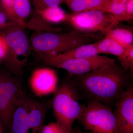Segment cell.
<instances>
[{"mask_svg":"<svg viewBox=\"0 0 133 133\" xmlns=\"http://www.w3.org/2000/svg\"><path fill=\"white\" fill-rule=\"evenodd\" d=\"M11 21L5 13L2 11L0 12V30L8 26L17 25Z\"/></svg>","mask_w":133,"mask_h":133,"instance_id":"obj_26","label":"cell"},{"mask_svg":"<svg viewBox=\"0 0 133 133\" xmlns=\"http://www.w3.org/2000/svg\"><path fill=\"white\" fill-rule=\"evenodd\" d=\"M36 12L44 21L51 23H59L67 21L68 17V15L59 6L45 8Z\"/></svg>","mask_w":133,"mask_h":133,"instance_id":"obj_17","label":"cell"},{"mask_svg":"<svg viewBox=\"0 0 133 133\" xmlns=\"http://www.w3.org/2000/svg\"><path fill=\"white\" fill-rule=\"evenodd\" d=\"M99 54L94 43L80 45L74 49L62 53L43 62L46 65L50 66L54 64L63 61L91 56Z\"/></svg>","mask_w":133,"mask_h":133,"instance_id":"obj_13","label":"cell"},{"mask_svg":"<svg viewBox=\"0 0 133 133\" xmlns=\"http://www.w3.org/2000/svg\"><path fill=\"white\" fill-rule=\"evenodd\" d=\"M51 105V99L39 100L28 96L27 108L30 133H40L44 125L46 114Z\"/></svg>","mask_w":133,"mask_h":133,"instance_id":"obj_11","label":"cell"},{"mask_svg":"<svg viewBox=\"0 0 133 133\" xmlns=\"http://www.w3.org/2000/svg\"><path fill=\"white\" fill-rule=\"evenodd\" d=\"M53 95L51 108L56 122L70 132L84 105L79 103L81 98L69 76L58 84Z\"/></svg>","mask_w":133,"mask_h":133,"instance_id":"obj_3","label":"cell"},{"mask_svg":"<svg viewBox=\"0 0 133 133\" xmlns=\"http://www.w3.org/2000/svg\"><path fill=\"white\" fill-rule=\"evenodd\" d=\"M27 97L24 94L17 104L7 133H30Z\"/></svg>","mask_w":133,"mask_h":133,"instance_id":"obj_12","label":"cell"},{"mask_svg":"<svg viewBox=\"0 0 133 133\" xmlns=\"http://www.w3.org/2000/svg\"><path fill=\"white\" fill-rule=\"evenodd\" d=\"M6 43L8 52L3 63L6 70L21 79L23 68L30 50V45L23 28L17 25L0 30Z\"/></svg>","mask_w":133,"mask_h":133,"instance_id":"obj_4","label":"cell"},{"mask_svg":"<svg viewBox=\"0 0 133 133\" xmlns=\"http://www.w3.org/2000/svg\"><path fill=\"white\" fill-rule=\"evenodd\" d=\"M122 68L130 70L133 74V45L125 48L122 55L118 57Z\"/></svg>","mask_w":133,"mask_h":133,"instance_id":"obj_20","label":"cell"},{"mask_svg":"<svg viewBox=\"0 0 133 133\" xmlns=\"http://www.w3.org/2000/svg\"><path fill=\"white\" fill-rule=\"evenodd\" d=\"M64 127L57 122H51L44 125L40 133H70Z\"/></svg>","mask_w":133,"mask_h":133,"instance_id":"obj_22","label":"cell"},{"mask_svg":"<svg viewBox=\"0 0 133 133\" xmlns=\"http://www.w3.org/2000/svg\"><path fill=\"white\" fill-rule=\"evenodd\" d=\"M128 0H103L94 10H98L113 16L118 21H122Z\"/></svg>","mask_w":133,"mask_h":133,"instance_id":"obj_14","label":"cell"},{"mask_svg":"<svg viewBox=\"0 0 133 133\" xmlns=\"http://www.w3.org/2000/svg\"><path fill=\"white\" fill-rule=\"evenodd\" d=\"M67 21L75 30L82 33H93L99 31L103 35L119 22L112 15L98 10L68 15Z\"/></svg>","mask_w":133,"mask_h":133,"instance_id":"obj_7","label":"cell"},{"mask_svg":"<svg viewBox=\"0 0 133 133\" xmlns=\"http://www.w3.org/2000/svg\"><path fill=\"white\" fill-rule=\"evenodd\" d=\"M70 133H91L87 131L83 132L81 130V129L79 127H77L76 128L72 129Z\"/></svg>","mask_w":133,"mask_h":133,"instance_id":"obj_27","label":"cell"},{"mask_svg":"<svg viewBox=\"0 0 133 133\" xmlns=\"http://www.w3.org/2000/svg\"><path fill=\"white\" fill-rule=\"evenodd\" d=\"M107 56L97 55L56 63L50 66L64 69L70 76L83 75L97 70L105 65L115 63Z\"/></svg>","mask_w":133,"mask_h":133,"instance_id":"obj_8","label":"cell"},{"mask_svg":"<svg viewBox=\"0 0 133 133\" xmlns=\"http://www.w3.org/2000/svg\"><path fill=\"white\" fill-rule=\"evenodd\" d=\"M58 81V76L55 70L50 67H42L32 72L29 85L33 92L37 96L42 97L53 94Z\"/></svg>","mask_w":133,"mask_h":133,"instance_id":"obj_10","label":"cell"},{"mask_svg":"<svg viewBox=\"0 0 133 133\" xmlns=\"http://www.w3.org/2000/svg\"><path fill=\"white\" fill-rule=\"evenodd\" d=\"M0 133H2V130L1 128V126H0Z\"/></svg>","mask_w":133,"mask_h":133,"instance_id":"obj_28","label":"cell"},{"mask_svg":"<svg viewBox=\"0 0 133 133\" xmlns=\"http://www.w3.org/2000/svg\"><path fill=\"white\" fill-rule=\"evenodd\" d=\"M15 1V0H0V1L1 7L4 11L3 12L6 15L9 19L11 21L16 24L15 22L14 11Z\"/></svg>","mask_w":133,"mask_h":133,"instance_id":"obj_23","label":"cell"},{"mask_svg":"<svg viewBox=\"0 0 133 133\" xmlns=\"http://www.w3.org/2000/svg\"><path fill=\"white\" fill-rule=\"evenodd\" d=\"M103 0H64L69 9L74 13H79L93 10Z\"/></svg>","mask_w":133,"mask_h":133,"instance_id":"obj_19","label":"cell"},{"mask_svg":"<svg viewBox=\"0 0 133 133\" xmlns=\"http://www.w3.org/2000/svg\"><path fill=\"white\" fill-rule=\"evenodd\" d=\"M14 11L15 22L23 28L25 25V20L31 12L30 0H15Z\"/></svg>","mask_w":133,"mask_h":133,"instance_id":"obj_16","label":"cell"},{"mask_svg":"<svg viewBox=\"0 0 133 133\" xmlns=\"http://www.w3.org/2000/svg\"><path fill=\"white\" fill-rule=\"evenodd\" d=\"M36 11L48 7L58 6L64 0H31Z\"/></svg>","mask_w":133,"mask_h":133,"instance_id":"obj_21","label":"cell"},{"mask_svg":"<svg viewBox=\"0 0 133 133\" xmlns=\"http://www.w3.org/2000/svg\"><path fill=\"white\" fill-rule=\"evenodd\" d=\"M1 1H0V9L1 10Z\"/></svg>","mask_w":133,"mask_h":133,"instance_id":"obj_29","label":"cell"},{"mask_svg":"<svg viewBox=\"0 0 133 133\" xmlns=\"http://www.w3.org/2000/svg\"><path fill=\"white\" fill-rule=\"evenodd\" d=\"M116 62L83 75L70 76L81 99L114 105L132 83L131 76Z\"/></svg>","mask_w":133,"mask_h":133,"instance_id":"obj_1","label":"cell"},{"mask_svg":"<svg viewBox=\"0 0 133 133\" xmlns=\"http://www.w3.org/2000/svg\"><path fill=\"white\" fill-rule=\"evenodd\" d=\"M104 35L113 39L125 48L133 45V33L129 30L113 28L106 31Z\"/></svg>","mask_w":133,"mask_h":133,"instance_id":"obj_18","label":"cell"},{"mask_svg":"<svg viewBox=\"0 0 133 133\" xmlns=\"http://www.w3.org/2000/svg\"><path fill=\"white\" fill-rule=\"evenodd\" d=\"M85 131L91 133H117L114 113L108 106L97 100L88 102L78 119Z\"/></svg>","mask_w":133,"mask_h":133,"instance_id":"obj_6","label":"cell"},{"mask_svg":"<svg viewBox=\"0 0 133 133\" xmlns=\"http://www.w3.org/2000/svg\"><path fill=\"white\" fill-rule=\"evenodd\" d=\"M131 83L115 104L117 133H133V86Z\"/></svg>","mask_w":133,"mask_h":133,"instance_id":"obj_9","label":"cell"},{"mask_svg":"<svg viewBox=\"0 0 133 133\" xmlns=\"http://www.w3.org/2000/svg\"><path fill=\"white\" fill-rule=\"evenodd\" d=\"M102 38L99 35L83 33L76 30L64 33L38 31L31 36L30 43L33 51L43 62Z\"/></svg>","mask_w":133,"mask_h":133,"instance_id":"obj_2","label":"cell"},{"mask_svg":"<svg viewBox=\"0 0 133 133\" xmlns=\"http://www.w3.org/2000/svg\"><path fill=\"white\" fill-rule=\"evenodd\" d=\"M133 20V0H128L126 3L124 14L122 21H129Z\"/></svg>","mask_w":133,"mask_h":133,"instance_id":"obj_24","label":"cell"},{"mask_svg":"<svg viewBox=\"0 0 133 133\" xmlns=\"http://www.w3.org/2000/svg\"><path fill=\"white\" fill-rule=\"evenodd\" d=\"M8 52V46L5 39L0 34V62H3Z\"/></svg>","mask_w":133,"mask_h":133,"instance_id":"obj_25","label":"cell"},{"mask_svg":"<svg viewBox=\"0 0 133 133\" xmlns=\"http://www.w3.org/2000/svg\"><path fill=\"white\" fill-rule=\"evenodd\" d=\"M21 79L5 69H0V126L7 132L12 115L24 95Z\"/></svg>","mask_w":133,"mask_h":133,"instance_id":"obj_5","label":"cell"},{"mask_svg":"<svg viewBox=\"0 0 133 133\" xmlns=\"http://www.w3.org/2000/svg\"><path fill=\"white\" fill-rule=\"evenodd\" d=\"M99 54H105L120 56L125 48L107 36L94 43Z\"/></svg>","mask_w":133,"mask_h":133,"instance_id":"obj_15","label":"cell"}]
</instances>
